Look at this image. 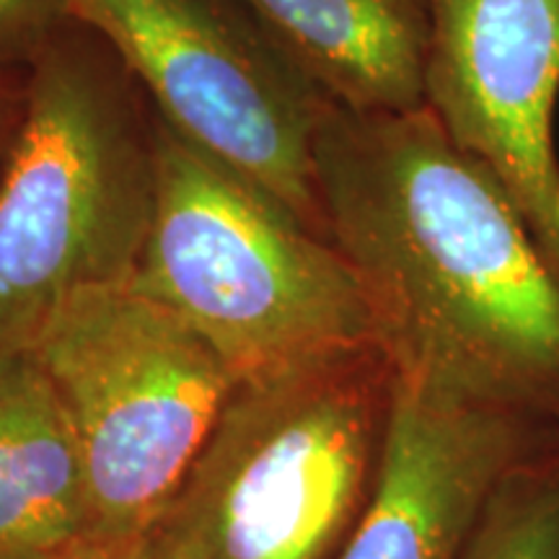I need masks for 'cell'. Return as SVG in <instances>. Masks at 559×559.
I'll return each instance as SVG.
<instances>
[{"label":"cell","instance_id":"cell-3","mask_svg":"<svg viewBox=\"0 0 559 559\" xmlns=\"http://www.w3.org/2000/svg\"><path fill=\"white\" fill-rule=\"evenodd\" d=\"M132 285L192 326L239 386L383 362L340 249L164 120Z\"/></svg>","mask_w":559,"mask_h":559},{"label":"cell","instance_id":"cell-5","mask_svg":"<svg viewBox=\"0 0 559 559\" xmlns=\"http://www.w3.org/2000/svg\"><path fill=\"white\" fill-rule=\"evenodd\" d=\"M32 355L81 443L99 539L140 542L239 389L234 373L132 283L68 300Z\"/></svg>","mask_w":559,"mask_h":559},{"label":"cell","instance_id":"cell-10","mask_svg":"<svg viewBox=\"0 0 559 559\" xmlns=\"http://www.w3.org/2000/svg\"><path fill=\"white\" fill-rule=\"evenodd\" d=\"M337 107H425V0H241Z\"/></svg>","mask_w":559,"mask_h":559},{"label":"cell","instance_id":"cell-12","mask_svg":"<svg viewBox=\"0 0 559 559\" xmlns=\"http://www.w3.org/2000/svg\"><path fill=\"white\" fill-rule=\"evenodd\" d=\"M73 21V0H0V70H29Z\"/></svg>","mask_w":559,"mask_h":559},{"label":"cell","instance_id":"cell-6","mask_svg":"<svg viewBox=\"0 0 559 559\" xmlns=\"http://www.w3.org/2000/svg\"><path fill=\"white\" fill-rule=\"evenodd\" d=\"M156 115L326 236L317 138L332 107L241 0H73Z\"/></svg>","mask_w":559,"mask_h":559},{"label":"cell","instance_id":"cell-8","mask_svg":"<svg viewBox=\"0 0 559 559\" xmlns=\"http://www.w3.org/2000/svg\"><path fill=\"white\" fill-rule=\"evenodd\" d=\"M519 451L510 412L389 379L373 489L337 559H461Z\"/></svg>","mask_w":559,"mask_h":559},{"label":"cell","instance_id":"cell-4","mask_svg":"<svg viewBox=\"0 0 559 559\" xmlns=\"http://www.w3.org/2000/svg\"><path fill=\"white\" fill-rule=\"evenodd\" d=\"M373 366L236 389L140 539L151 559H337L379 456Z\"/></svg>","mask_w":559,"mask_h":559},{"label":"cell","instance_id":"cell-14","mask_svg":"<svg viewBox=\"0 0 559 559\" xmlns=\"http://www.w3.org/2000/svg\"><path fill=\"white\" fill-rule=\"evenodd\" d=\"M66 559H151L143 542H102L75 551Z\"/></svg>","mask_w":559,"mask_h":559},{"label":"cell","instance_id":"cell-7","mask_svg":"<svg viewBox=\"0 0 559 559\" xmlns=\"http://www.w3.org/2000/svg\"><path fill=\"white\" fill-rule=\"evenodd\" d=\"M425 3V107L498 177L559 280V0Z\"/></svg>","mask_w":559,"mask_h":559},{"label":"cell","instance_id":"cell-2","mask_svg":"<svg viewBox=\"0 0 559 559\" xmlns=\"http://www.w3.org/2000/svg\"><path fill=\"white\" fill-rule=\"evenodd\" d=\"M160 120L94 29L68 24L26 70L0 171V353L32 349L81 293L132 283L158 192Z\"/></svg>","mask_w":559,"mask_h":559},{"label":"cell","instance_id":"cell-13","mask_svg":"<svg viewBox=\"0 0 559 559\" xmlns=\"http://www.w3.org/2000/svg\"><path fill=\"white\" fill-rule=\"evenodd\" d=\"M26 86V81H24ZM21 111H24V88L19 94L5 96L0 91V171H3L5 158H9L13 135H16L19 122H21Z\"/></svg>","mask_w":559,"mask_h":559},{"label":"cell","instance_id":"cell-1","mask_svg":"<svg viewBox=\"0 0 559 559\" xmlns=\"http://www.w3.org/2000/svg\"><path fill=\"white\" fill-rule=\"evenodd\" d=\"M317 187L389 379L510 415L557 407L559 280L506 187L428 107H332Z\"/></svg>","mask_w":559,"mask_h":559},{"label":"cell","instance_id":"cell-11","mask_svg":"<svg viewBox=\"0 0 559 559\" xmlns=\"http://www.w3.org/2000/svg\"><path fill=\"white\" fill-rule=\"evenodd\" d=\"M461 559H559V481L510 472Z\"/></svg>","mask_w":559,"mask_h":559},{"label":"cell","instance_id":"cell-9","mask_svg":"<svg viewBox=\"0 0 559 559\" xmlns=\"http://www.w3.org/2000/svg\"><path fill=\"white\" fill-rule=\"evenodd\" d=\"M102 544L86 461L32 355L0 353V559H66Z\"/></svg>","mask_w":559,"mask_h":559}]
</instances>
